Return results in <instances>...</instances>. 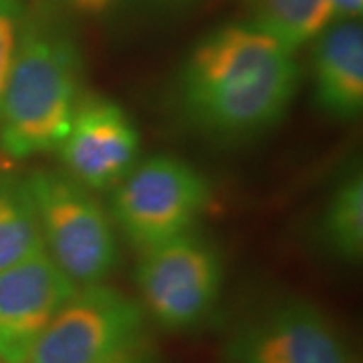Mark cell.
Wrapping results in <instances>:
<instances>
[{
	"label": "cell",
	"mask_w": 363,
	"mask_h": 363,
	"mask_svg": "<svg viewBox=\"0 0 363 363\" xmlns=\"http://www.w3.org/2000/svg\"><path fill=\"white\" fill-rule=\"evenodd\" d=\"M295 52L250 23L210 30L182 63L178 97L198 130L248 138L274 128L298 89Z\"/></svg>",
	"instance_id": "obj_1"
},
{
	"label": "cell",
	"mask_w": 363,
	"mask_h": 363,
	"mask_svg": "<svg viewBox=\"0 0 363 363\" xmlns=\"http://www.w3.org/2000/svg\"><path fill=\"white\" fill-rule=\"evenodd\" d=\"M83 55L75 37L49 13L23 21L0 104V150L28 160L59 147L81 104Z\"/></svg>",
	"instance_id": "obj_2"
},
{
	"label": "cell",
	"mask_w": 363,
	"mask_h": 363,
	"mask_svg": "<svg viewBox=\"0 0 363 363\" xmlns=\"http://www.w3.org/2000/svg\"><path fill=\"white\" fill-rule=\"evenodd\" d=\"M25 180L52 262L77 286L105 283L119 262L109 212L63 169H37Z\"/></svg>",
	"instance_id": "obj_3"
},
{
	"label": "cell",
	"mask_w": 363,
	"mask_h": 363,
	"mask_svg": "<svg viewBox=\"0 0 363 363\" xmlns=\"http://www.w3.org/2000/svg\"><path fill=\"white\" fill-rule=\"evenodd\" d=\"M210 202V184L190 164L174 156L138 162L113 186V226L140 252L192 233Z\"/></svg>",
	"instance_id": "obj_4"
},
{
	"label": "cell",
	"mask_w": 363,
	"mask_h": 363,
	"mask_svg": "<svg viewBox=\"0 0 363 363\" xmlns=\"http://www.w3.org/2000/svg\"><path fill=\"white\" fill-rule=\"evenodd\" d=\"M222 283L218 250L194 233L143 250L135 267L143 311L169 331L204 323L220 298Z\"/></svg>",
	"instance_id": "obj_5"
},
{
	"label": "cell",
	"mask_w": 363,
	"mask_h": 363,
	"mask_svg": "<svg viewBox=\"0 0 363 363\" xmlns=\"http://www.w3.org/2000/svg\"><path fill=\"white\" fill-rule=\"evenodd\" d=\"M142 303L105 283L79 286L43 331L26 363H105L143 341Z\"/></svg>",
	"instance_id": "obj_6"
},
{
	"label": "cell",
	"mask_w": 363,
	"mask_h": 363,
	"mask_svg": "<svg viewBox=\"0 0 363 363\" xmlns=\"http://www.w3.org/2000/svg\"><path fill=\"white\" fill-rule=\"evenodd\" d=\"M234 363H355L321 309L289 298L247 323L230 341Z\"/></svg>",
	"instance_id": "obj_7"
},
{
	"label": "cell",
	"mask_w": 363,
	"mask_h": 363,
	"mask_svg": "<svg viewBox=\"0 0 363 363\" xmlns=\"http://www.w3.org/2000/svg\"><path fill=\"white\" fill-rule=\"evenodd\" d=\"M140 131L130 113L105 97L81 99L55 150L63 172L91 192L113 188L140 160Z\"/></svg>",
	"instance_id": "obj_8"
},
{
	"label": "cell",
	"mask_w": 363,
	"mask_h": 363,
	"mask_svg": "<svg viewBox=\"0 0 363 363\" xmlns=\"http://www.w3.org/2000/svg\"><path fill=\"white\" fill-rule=\"evenodd\" d=\"M79 286L43 248L0 271V362L26 363L52 317Z\"/></svg>",
	"instance_id": "obj_9"
},
{
	"label": "cell",
	"mask_w": 363,
	"mask_h": 363,
	"mask_svg": "<svg viewBox=\"0 0 363 363\" xmlns=\"http://www.w3.org/2000/svg\"><path fill=\"white\" fill-rule=\"evenodd\" d=\"M315 104L335 119H353L363 109V26L359 18L333 21L315 39Z\"/></svg>",
	"instance_id": "obj_10"
},
{
	"label": "cell",
	"mask_w": 363,
	"mask_h": 363,
	"mask_svg": "<svg viewBox=\"0 0 363 363\" xmlns=\"http://www.w3.org/2000/svg\"><path fill=\"white\" fill-rule=\"evenodd\" d=\"M250 25L297 52L331 25L329 0H247Z\"/></svg>",
	"instance_id": "obj_11"
},
{
	"label": "cell",
	"mask_w": 363,
	"mask_h": 363,
	"mask_svg": "<svg viewBox=\"0 0 363 363\" xmlns=\"http://www.w3.org/2000/svg\"><path fill=\"white\" fill-rule=\"evenodd\" d=\"M43 248L37 210L26 180L0 176V271Z\"/></svg>",
	"instance_id": "obj_12"
},
{
	"label": "cell",
	"mask_w": 363,
	"mask_h": 363,
	"mask_svg": "<svg viewBox=\"0 0 363 363\" xmlns=\"http://www.w3.org/2000/svg\"><path fill=\"white\" fill-rule=\"evenodd\" d=\"M321 236L325 248L343 262L363 255V176L351 172L335 186L323 208Z\"/></svg>",
	"instance_id": "obj_13"
},
{
	"label": "cell",
	"mask_w": 363,
	"mask_h": 363,
	"mask_svg": "<svg viewBox=\"0 0 363 363\" xmlns=\"http://www.w3.org/2000/svg\"><path fill=\"white\" fill-rule=\"evenodd\" d=\"M25 21L23 0H0V104Z\"/></svg>",
	"instance_id": "obj_14"
},
{
	"label": "cell",
	"mask_w": 363,
	"mask_h": 363,
	"mask_svg": "<svg viewBox=\"0 0 363 363\" xmlns=\"http://www.w3.org/2000/svg\"><path fill=\"white\" fill-rule=\"evenodd\" d=\"M67 11L81 16H101L113 11L119 0H59Z\"/></svg>",
	"instance_id": "obj_15"
},
{
	"label": "cell",
	"mask_w": 363,
	"mask_h": 363,
	"mask_svg": "<svg viewBox=\"0 0 363 363\" xmlns=\"http://www.w3.org/2000/svg\"><path fill=\"white\" fill-rule=\"evenodd\" d=\"M105 363H157V355L145 343V339H143L138 345H133L130 350H125L123 353L116 355V357L107 359Z\"/></svg>",
	"instance_id": "obj_16"
},
{
	"label": "cell",
	"mask_w": 363,
	"mask_h": 363,
	"mask_svg": "<svg viewBox=\"0 0 363 363\" xmlns=\"http://www.w3.org/2000/svg\"><path fill=\"white\" fill-rule=\"evenodd\" d=\"M333 18L335 21H347V18H359L363 11V0H329Z\"/></svg>",
	"instance_id": "obj_17"
},
{
	"label": "cell",
	"mask_w": 363,
	"mask_h": 363,
	"mask_svg": "<svg viewBox=\"0 0 363 363\" xmlns=\"http://www.w3.org/2000/svg\"><path fill=\"white\" fill-rule=\"evenodd\" d=\"M156 2H162V4H180V2H188V0H156Z\"/></svg>",
	"instance_id": "obj_18"
},
{
	"label": "cell",
	"mask_w": 363,
	"mask_h": 363,
	"mask_svg": "<svg viewBox=\"0 0 363 363\" xmlns=\"http://www.w3.org/2000/svg\"><path fill=\"white\" fill-rule=\"evenodd\" d=\"M0 363H2V362H0Z\"/></svg>",
	"instance_id": "obj_19"
}]
</instances>
